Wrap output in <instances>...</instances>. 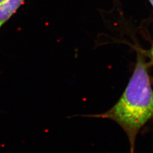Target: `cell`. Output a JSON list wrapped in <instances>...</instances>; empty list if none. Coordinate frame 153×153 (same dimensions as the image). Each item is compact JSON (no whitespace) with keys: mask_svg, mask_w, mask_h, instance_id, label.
<instances>
[{"mask_svg":"<svg viewBox=\"0 0 153 153\" xmlns=\"http://www.w3.org/2000/svg\"><path fill=\"white\" fill-rule=\"evenodd\" d=\"M114 121L126 133L130 153H135L137 136L153 119V90L148 65L138 54L135 68L126 90L117 103L102 114L82 115Z\"/></svg>","mask_w":153,"mask_h":153,"instance_id":"obj_1","label":"cell"},{"mask_svg":"<svg viewBox=\"0 0 153 153\" xmlns=\"http://www.w3.org/2000/svg\"><path fill=\"white\" fill-rule=\"evenodd\" d=\"M26 0H5L0 3V30Z\"/></svg>","mask_w":153,"mask_h":153,"instance_id":"obj_2","label":"cell"},{"mask_svg":"<svg viewBox=\"0 0 153 153\" xmlns=\"http://www.w3.org/2000/svg\"><path fill=\"white\" fill-rule=\"evenodd\" d=\"M149 56H150V64L153 65V44L152 45V47L150 51V53H149Z\"/></svg>","mask_w":153,"mask_h":153,"instance_id":"obj_3","label":"cell"},{"mask_svg":"<svg viewBox=\"0 0 153 153\" xmlns=\"http://www.w3.org/2000/svg\"><path fill=\"white\" fill-rule=\"evenodd\" d=\"M148 1L150 2V3L151 4V5H152L153 7V0H148Z\"/></svg>","mask_w":153,"mask_h":153,"instance_id":"obj_4","label":"cell"},{"mask_svg":"<svg viewBox=\"0 0 153 153\" xmlns=\"http://www.w3.org/2000/svg\"><path fill=\"white\" fill-rule=\"evenodd\" d=\"M5 1V0H0V3L2 2H3V1Z\"/></svg>","mask_w":153,"mask_h":153,"instance_id":"obj_5","label":"cell"},{"mask_svg":"<svg viewBox=\"0 0 153 153\" xmlns=\"http://www.w3.org/2000/svg\"><path fill=\"white\" fill-rule=\"evenodd\" d=\"M152 82H153V79H152Z\"/></svg>","mask_w":153,"mask_h":153,"instance_id":"obj_6","label":"cell"}]
</instances>
